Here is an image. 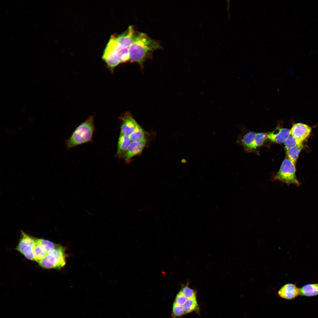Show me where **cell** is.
<instances>
[{"label": "cell", "instance_id": "cell-1", "mask_svg": "<svg viewBox=\"0 0 318 318\" xmlns=\"http://www.w3.org/2000/svg\"><path fill=\"white\" fill-rule=\"evenodd\" d=\"M162 48L158 41L146 34L138 33L134 41L129 47V61L136 62L143 67L144 62L150 57L153 52Z\"/></svg>", "mask_w": 318, "mask_h": 318}, {"label": "cell", "instance_id": "cell-2", "mask_svg": "<svg viewBox=\"0 0 318 318\" xmlns=\"http://www.w3.org/2000/svg\"><path fill=\"white\" fill-rule=\"evenodd\" d=\"M94 115L89 116L85 121L75 129L70 137L65 141L68 150L78 145L92 142L95 131Z\"/></svg>", "mask_w": 318, "mask_h": 318}, {"label": "cell", "instance_id": "cell-3", "mask_svg": "<svg viewBox=\"0 0 318 318\" xmlns=\"http://www.w3.org/2000/svg\"><path fill=\"white\" fill-rule=\"evenodd\" d=\"M66 256L65 248L57 244L54 250L37 263L44 269H59L65 265Z\"/></svg>", "mask_w": 318, "mask_h": 318}, {"label": "cell", "instance_id": "cell-4", "mask_svg": "<svg viewBox=\"0 0 318 318\" xmlns=\"http://www.w3.org/2000/svg\"><path fill=\"white\" fill-rule=\"evenodd\" d=\"M295 165L286 156L278 172L274 176L273 180H278L287 185L294 184L299 186L301 183L296 176Z\"/></svg>", "mask_w": 318, "mask_h": 318}, {"label": "cell", "instance_id": "cell-5", "mask_svg": "<svg viewBox=\"0 0 318 318\" xmlns=\"http://www.w3.org/2000/svg\"><path fill=\"white\" fill-rule=\"evenodd\" d=\"M21 237L15 248L27 259L34 261V249L37 238L21 231Z\"/></svg>", "mask_w": 318, "mask_h": 318}, {"label": "cell", "instance_id": "cell-6", "mask_svg": "<svg viewBox=\"0 0 318 318\" xmlns=\"http://www.w3.org/2000/svg\"><path fill=\"white\" fill-rule=\"evenodd\" d=\"M104 53L112 55L120 63L129 61V48L117 42L111 37L105 49Z\"/></svg>", "mask_w": 318, "mask_h": 318}, {"label": "cell", "instance_id": "cell-7", "mask_svg": "<svg viewBox=\"0 0 318 318\" xmlns=\"http://www.w3.org/2000/svg\"><path fill=\"white\" fill-rule=\"evenodd\" d=\"M146 144L145 139L131 142L120 158L123 159L126 162L128 163L132 157L141 153Z\"/></svg>", "mask_w": 318, "mask_h": 318}, {"label": "cell", "instance_id": "cell-8", "mask_svg": "<svg viewBox=\"0 0 318 318\" xmlns=\"http://www.w3.org/2000/svg\"><path fill=\"white\" fill-rule=\"evenodd\" d=\"M138 33L133 26H130L122 33L118 35L113 34L111 37L120 44L129 48L134 41Z\"/></svg>", "mask_w": 318, "mask_h": 318}, {"label": "cell", "instance_id": "cell-9", "mask_svg": "<svg viewBox=\"0 0 318 318\" xmlns=\"http://www.w3.org/2000/svg\"><path fill=\"white\" fill-rule=\"evenodd\" d=\"M311 130V127L307 125L298 123L293 125L290 130V133L291 135L300 143L309 136Z\"/></svg>", "mask_w": 318, "mask_h": 318}, {"label": "cell", "instance_id": "cell-10", "mask_svg": "<svg viewBox=\"0 0 318 318\" xmlns=\"http://www.w3.org/2000/svg\"><path fill=\"white\" fill-rule=\"evenodd\" d=\"M119 118L122 121L120 126V133L128 136L139 125L130 112H125Z\"/></svg>", "mask_w": 318, "mask_h": 318}, {"label": "cell", "instance_id": "cell-11", "mask_svg": "<svg viewBox=\"0 0 318 318\" xmlns=\"http://www.w3.org/2000/svg\"><path fill=\"white\" fill-rule=\"evenodd\" d=\"M299 289L293 284L288 283L281 287L278 292V296L288 300L293 299L299 295Z\"/></svg>", "mask_w": 318, "mask_h": 318}, {"label": "cell", "instance_id": "cell-12", "mask_svg": "<svg viewBox=\"0 0 318 318\" xmlns=\"http://www.w3.org/2000/svg\"><path fill=\"white\" fill-rule=\"evenodd\" d=\"M290 135V130L278 127L273 131L268 133L267 137L272 141L281 143Z\"/></svg>", "mask_w": 318, "mask_h": 318}, {"label": "cell", "instance_id": "cell-13", "mask_svg": "<svg viewBox=\"0 0 318 318\" xmlns=\"http://www.w3.org/2000/svg\"><path fill=\"white\" fill-rule=\"evenodd\" d=\"M131 141L128 136L120 133L118 140L117 150L116 154V156L120 158L129 145Z\"/></svg>", "mask_w": 318, "mask_h": 318}, {"label": "cell", "instance_id": "cell-14", "mask_svg": "<svg viewBox=\"0 0 318 318\" xmlns=\"http://www.w3.org/2000/svg\"><path fill=\"white\" fill-rule=\"evenodd\" d=\"M299 295L312 297L318 295V283L308 284L299 289Z\"/></svg>", "mask_w": 318, "mask_h": 318}, {"label": "cell", "instance_id": "cell-15", "mask_svg": "<svg viewBox=\"0 0 318 318\" xmlns=\"http://www.w3.org/2000/svg\"><path fill=\"white\" fill-rule=\"evenodd\" d=\"M49 252L42 245L36 241L34 249V261L37 262L45 258Z\"/></svg>", "mask_w": 318, "mask_h": 318}, {"label": "cell", "instance_id": "cell-16", "mask_svg": "<svg viewBox=\"0 0 318 318\" xmlns=\"http://www.w3.org/2000/svg\"><path fill=\"white\" fill-rule=\"evenodd\" d=\"M304 148L302 143L286 150V156L295 165L299 155Z\"/></svg>", "mask_w": 318, "mask_h": 318}, {"label": "cell", "instance_id": "cell-17", "mask_svg": "<svg viewBox=\"0 0 318 318\" xmlns=\"http://www.w3.org/2000/svg\"><path fill=\"white\" fill-rule=\"evenodd\" d=\"M182 306L184 314L188 313L199 309L196 298L187 299Z\"/></svg>", "mask_w": 318, "mask_h": 318}, {"label": "cell", "instance_id": "cell-18", "mask_svg": "<svg viewBox=\"0 0 318 318\" xmlns=\"http://www.w3.org/2000/svg\"><path fill=\"white\" fill-rule=\"evenodd\" d=\"M128 136L132 142L145 139L144 130L139 125Z\"/></svg>", "mask_w": 318, "mask_h": 318}, {"label": "cell", "instance_id": "cell-19", "mask_svg": "<svg viewBox=\"0 0 318 318\" xmlns=\"http://www.w3.org/2000/svg\"><path fill=\"white\" fill-rule=\"evenodd\" d=\"M268 134V133H256L254 140L249 150L255 149L261 146L267 137Z\"/></svg>", "mask_w": 318, "mask_h": 318}, {"label": "cell", "instance_id": "cell-20", "mask_svg": "<svg viewBox=\"0 0 318 318\" xmlns=\"http://www.w3.org/2000/svg\"><path fill=\"white\" fill-rule=\"evenodd\" d=\"M256 133L251 132L245 135L242 140V144L245 148L249 150L255 137Z\"/></svg>", "mask_w": 318, "mask_h": 318}, {"label": "cell", "instance_id": "cell-21", "mask_svg": "<svg viewBox=\"0 0 318 318\" xmlns=\"http://www.w3.org/2000/svg\"><path fill=\"white\" fill-rule=\"evenodd\" d=\"M184 314L182 305L178 304L174 302L172 308V318H177L183 316Z\"/></svg>", "mask_w": 318, "mask_h": 318}, {"label": "cell", "instance_id": "cell-22", "mask_svg": "<svg viewBox=\"0 0 318 318\" xmlns=\"http://www.w3.org/2000/svg\"><path fill=\"white\" fill-rule=\"evenodd\" d=\"M180 291L187 299L196 298V292L188 286L182 287Z\"/></svg>", "mask_w": 318, "mask_h": 318}, {"label": "cell", "instance_id": "cell-23", "mask_svg": "<svg viewBox=\"0 0 318 318\" xmlns=\"http://www.w3.org/2000/svg\"><path fill=\"white\" fill-rule=\"evenodd\" d=\"M300 143H299L296 139L291 135L284 142L286 150L299 145Z\"/></svg>", "mask_w": 318, "mask_h": 318}, {"label": "cell", "instance_id": "cell-24", "mask_svg": "<svg viewBox=\"0 0 318 318\" xmlns=\"http://www.w3.org/2000/svg\"><path fill=\"white\" fill-rule=\"evenodd\" d=\"M187 298L180 291L177 294L174 302L177 304L183 305L186 301Z\"/></svg>", "mask_w": 318, "mask_h": 318}]
</instances>
